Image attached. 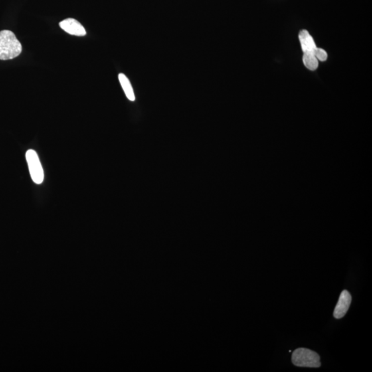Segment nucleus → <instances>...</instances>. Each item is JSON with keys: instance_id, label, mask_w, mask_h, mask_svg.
Instances as JSON below:
<instances>
[{"instance_id": "nucleus-1", "label": "nucleus", "mask_w": 372, "mask_h": 372, "mask_svg": "<svg viewBox=\"0 0 372 372\" xmlns=\"http://www.w3.org/2000/svg\"><path fill=\"white\" fill-rule=\"evenodd\" d=\"M22 51V44L13 32L9 30L0 31V60L17 58Z\"/></svg>"}, {"instance_id": "nucleus-3", "label": "nucleus", "mask_w": 372, "mask_h": 372, "mask_svg": "<svg viewBox=\"0 0 372 372\" xmlns=\"http://www.w3.org/2000/svg\"><path fill=\"white\" fill-rule=\"evenodd\" d=\"M26 158L32 180L34 183L40 185L44 181V175L37 153L34 150H28L26 153Z\"/></svg>"}, {"instance_id": "nucleus-2", "label": "nucleus", "mask_w": 372, "mask_h": 372, "mask_svg": "<svg viewBox=\"0 0 372 372\" xmlns=\"http://www.w3.org/2000/svg\"><path fill=\"white\" fill-rule=\"evenodd\" d=\"M292 361L297 367H320V357L317 352L306 348H299L293 351Z\"/></svg>"}, {"instance_id": "nucleus-6", "label": "nucleus", "mask_w": 372, "mask_h": 372, "mask_svg": "<svg viewBox=\"0 0 372 372\" xmlns=\"http://www.w3.org/2000/svg\"><path fill=\"white\" fill-rule=\"evenodd\" d=\"M299 40L303 53L314 54L315 50L317 48L316 44L307 30H301L299 33Z\"/></svg>"}, {"instance_id": "nucleus-8", "label": "nucleus", "mask_w": 372, "mask_h": 372, "mask_svg": "<svg viewBox=\"0 0 372 372\" xmlns=\"http://www.w3.org/2000/svg\"><path fill=\"white\" fill-rule=\"evenodd\" d=\"M303 62L306 68H308L309 70H315L318 68L319 60L314 56V54H303Z\"/></svg>"}, {"instance_id": "nucleus-4", "label": "nucleus", "mask_w": 372, "mask_h": 372, "mask_svg": "<svg viewBox=\"0 0 372 372\" xmlns=\"http://www.w3.org/2000/svg\"><path fill=\"white\" fill-rule=\"evenodd\" d=\"M351 296L347 290H343L340 295L339 301L333 312V317L335 319H342L346 314L350 306Z\"/></svg>"}, {"instance_id": "nucleus-7", "label": "nucleus", "mask_w": 372, "mask_h": 372, "mask_svg": "<svg viewBox=\"0 0 372 372\" xmlns=\"http://www.w3.org/2000/svg\"><path fill=\"white\" fill-rule=\"evenodd\" d=\"M119 80L128 100L135 101L134 92H133V87L131 86L130 81H129L128 78L124 74L120 73L119 75Z\"/></svg>"}, {"instance_id": "nucleus-5", "label": "nucleus", "mask_w": 372, "mask_h": 372, "mask_svg": "<svg viewBox=\"0 0 372 372\" xmlns=\"http://www.w3.org/2000/svg\"><path fill=\"white\" fill-rule=\"evenodd\" d=\"M60 26L62 30L70 35L75 36H85L86 35V31L82 25L76 20L72 18H68L62 21L60 23Z\"/></svg>"}, {"instance_id": "nucleus-9", "label": "nucleus", "mask_w": 372, "mask_h": 372, "mask_svg": "<svg viewBox=\"0 0 372 372\" xmlns=\"http://www.w3.org/2000/svg\"><path fill=\"white\" fill-rule=\"evenodd\" d=\"M314 56L321 62H325L327 59V53L322 48H317L314 51Z\"/></svg>"}]
</instances>
